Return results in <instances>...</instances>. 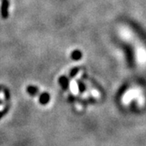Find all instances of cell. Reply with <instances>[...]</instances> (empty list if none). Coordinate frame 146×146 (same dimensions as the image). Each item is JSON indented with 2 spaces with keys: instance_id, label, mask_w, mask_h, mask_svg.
I'll return each mask as SVG.
<instances>
[{
  "instance_id": "5",
  "label": "cell",
  "mask_w": 146,
  "mask_h": 146,
  "mask_svg": "<svg viewBox=\"0 0 146 146\" xmlns=\"http://www.w3.org/2000/svg\"><path fill=\"white\" fill-rule=\"evenodd\" d=\"M79 72V68H73L72 70L70 72V76H72V77H73V76H75L77 73H78Z\"/></svg>"
},
{
  "instance_id": "4",
  "label": "cell",
  "mask_w": 146,
  "mask_h": 146,
  "mask_svg": "<svg viewBox=\"0 0 146 146\" xmlns=\"http://www.w3.org/2000/svg\"><path fill=\"white\" fill-rule=\"evenodd\" d=\"M48 100H49V95L47 94H43L41 96V102L42 103H46L48 102Z\"/></svg>"
},
{
  "instance_id": "6",
  "label": "cell",
  "mask_w": 146,
  "mask_h": 146,
  "mask_svg": "<svg viewBox=\"0 0 146 146\" xmlns=\"http://www.w3.org/2000/svg\"><path fill=\"white\" fill-rule=\"evenodd\" d=\"M28 91L30 93V94H34L35 93H36V91H37V89H36V88H35V87H29V89H28Z\"/></svg>"
},
{
  "instance_id": "1",
  "label": "cell",
  "mask_w": 146,
  "mask_h": 146,
  "mask_svg": "<svg viewBox=\"0 0 146 146\" xmlns=\"http://www.w3.org/2000/svg\"><path fill=\"white\" fill-rule=\"evenodd\" d=\"M3 3L1 5V16L3 19L8 17V8H9V1L8 0H2Z\"/></svg>"
},
{
  "instance_id": "2",
  "label": "cell",
  "mask_w": 146,
  "mask_h": 146,
  "mask_svg": "<svg viewBox=\"0 0 146 146\" xmlns=\"http://www.w3.org/2000/svg\"><path fill=\"white\" fill-rule=\"evenodd\" d=\"M71 58H72L73 60H79L82 58V53L80 52V50H74L72 53Z\"/></svg>"
},
{
  "instance_id": "3",
  "label": "cell",
  "mask_w": 146,
  "mask_h": 146,
  "mask_svg": "<svg viewBox=\"0 0 146 146\" xmlns=\"http://www.w3.org/2000/svg\"><path fill=\"white\" fill-rule=\"evenodd\" d=\"M59 83L62 85V87H63V89H67V87H68V78L65 77V76H61L59 78Z\"/></svg>"
}]
</instances>
